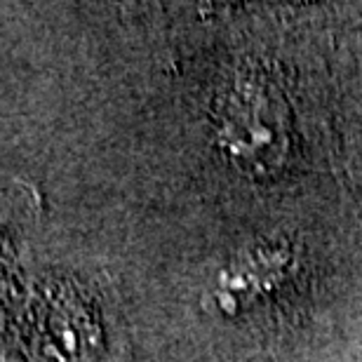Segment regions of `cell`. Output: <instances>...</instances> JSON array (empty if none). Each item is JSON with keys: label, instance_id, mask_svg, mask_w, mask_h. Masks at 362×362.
<instances>
[{"label": "cell", "instance_id": "obj_1", "mask_svg": "<svg viewBox=\"0 0 362 362\" xmlns=\"http://www.w3.org/2000/svg\"><path fill=\"white\" fill-rule=\"evenodd\" d=\"M296 255L285 238H266L250 245L216 275L212 306L223 317H238L275 289L294 271Z\"/></svg>", "mask_w": 362, "mask_h": 362}, {"label": "cell", "instance_id": "obj_2", "mask_svg": "<svg viewBox=\"0 0 362 362\" xmlns=\"http://www.w3.org/2000/svg\"><path fill=\"white\" fill-rule=\"evenodd\" d=\"M285 111L278 104H269L266 92L245 90L240 108L226 118L223 127V144L228 156L250 168H269L271 158L285 153Z\"/></svg>", "mask_w": 362, "mask_h": 362}]
</instances>
